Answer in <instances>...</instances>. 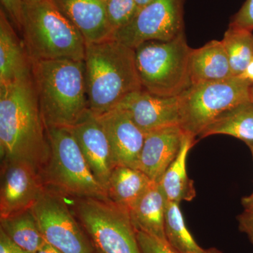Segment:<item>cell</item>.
Returning <instances> with one entry per match:
<instances>
[{"label": "cell", "instance_id": "6da1fadb", "mask_svg": "<svg viewBox=\"0 0 253 253\" xmlns=\"http://www.w3.org/2000/svg\"><path fill=\"white\" fill-rule=\"evenodd\" d=\"M0 154L1 163L23 161L40 172L49 159L47 131L33 76L0 84Z\"/></svg>", "mask_w": 253, "mask_h": 253}, {"label": "cell", "instance_id": "7a4b0ae2", "mask_svg": "<svg viewBox=\"0 0 253 253\" xmlns=\"http://www.w3.org/2000/svg\"><path fill=\"white\" fill-rule=\"evenodd\" d=\"M32 76L46 129L71 128L89 109L84 61L32 60Z\"/></svg>", "mask_w": 253, "mask_h": 253}, {"label": "cell", "instance_id": "3957f363", "mask_svg": "<svg viewBox=\"0 0 253 253\" xmlns=\"http://www.w3.org/2000/svg\"><path fill=\"white\" fill-rule=\"evenodd\" d=\"M84 61L89 109L96 116L116 109L128 95L142 89L134 49L116 40L86 44Z\"/></svg>", "mask_w": 253, "mask_h": 253}, {"label": "cell", "instance_id": "277c9868", "mask_svg": "<svg viewBox=\"0 0 253 253\" xmlns=\"http://www.w3.org/2000/svg\"><path fill=\"white\" fill-rule=\"evenodd\" d=\"M21 33L31 61H84V38L52 0L24 4Z\"/></svg>", "mask_w": 253, "mask_h": 253}, {"label": "cell", "instance_id": "5b68a950", "mask_svg": "<svg viewBox=\"0 0 253 253\" xmlns=\"http://www.w3.org/2000/svg\"><path fill=\"white\" fill-rule=\"evenodd\" d=\"M50 155L41 171L46 187L69 199L109 200L106 189L96 179L70 128L46 129Z\"/></svg>", "mask_w": 253, "mask_h": 253}, {"label": "cell", "instance_id": "8992f818", "mask_svg": "<svg viewBox=\"0 0 253 253\" xmlns=\"http://www.w3.org/2000/svg\"><path fill=\"white\" fill-rule=\"evenodd\" d=\"M192 49L185 34L169 41H149L134 49L142 89L163 97L179 96L191 85L189 61Z\"/></svg>", "mask_w": 253, "mask_h": 253}, {"label": "cell", "instance_id": "52a82bcc", "mask_svg": "<svg viewBox=\"0 0 253 253\" xmlns=\"http://www.w3.org/2000/svg\"><path fill=\"white\" fill-rule=\"evenodd\" d=\"M73 202V212L96 253H141L126 208L110 199L75 198Z\"/></svg>", "mask_w": 253, "mask_h": 253}, {"label": "cell", "instance_id": "ba28073f", "mask_svg": "<svg viewBox=\"0 0 253 253\" xmlns=\"http://www.w3.org/2000/svg\"><path fill=\"white\" fill-rule=\"evenodd\" d=\"M253 83L240 77L191 84L178 96L180 124L196 139L223 113L251 101Z\"/></svg>", "mask_w": 253, "mask_h": 253}, {"label": "cell", "instance_id": "9c48e42d", "mask_svg": "<svg viewBox=\"0 0 253 253\" xmlns=\"http://www.w3.org/2000/svg\"><path fill=\"white\" fill-rule=\"evenodd\" d=\"M65 196L44 186L33 211L44 239L62 253H96Z\"/></svg>", "mask_w": 253, "mask_h": 253}, {"label": "cell", "instance_id": "30bf717a", "mask_svg": "<svg viewBox=\"0 0 253 253\" xmlns=\"http://www.w3.org/2000/svg\"><path fill=\"white\" fill-rule=\"evenodd\" d=\"M185 0H153L113 35V39L135 49L149 41H169L184 32Z\"/></svg>", "mask_w": 253, "mask_h": 253}, {"label": "cell", "instance_id": "8fae6325", "mask_svg": "<svg viewBox=\"0 0 253 253\" xmlns=\"http://www.w3.org/2000/svg\"><path fill=\"white\" fill-rule=\"evenodd\" d=\"M44 186L41 172L29 163H1L0 219L33 208Z\"/></svg>", "mask_w": 253, "mask_h": 253}, {"label": "cell", "instance_id": "7c38bea8", "mask_svg": "<svg viewBox=\"0 0 253 253\" xmlns=\"http://www.w3.org/2000/svg\"><path fill=\"white\" fill-rule=\"evenodd\" d=\"M70 129L93 174L106 190L116 165L109 139L97 116L88 109Z\"/></svg>", "mask_w": 253, "mask_h": 253}, {"label": "cell", "instance_id": "4fadbf2b", "mask_svg": "<svg viewBox=\"0 0 253 253\" xmlns=\"http://www.w3.org/2000/svg\"><path fill=\"white\" fill-rule=\"evenodd\" d=\"M116 108L125 111L145 134L180 124L178 96L163 97L142 89L128 95Z\"/></svg>", "mask_w": 253, "mask_h": 253}, {"label": "cell", "instance_id": "5bb4252c", "mask_svg": "<svg viewBox=\"0 0 253 253\" xmlns=\"http://www.w3.org/2000/svg\"><path fill=\"white\" fill-rule=\"evenodd\" d=\"M96 116L109 139L116 166L137 169L146 134L118 108Z\"/></svg>", "mask_w": 253, "mask_h": 253}, {"label": "cell", "instance_id": "9a60e30c", "mask_svg": "<svg viewBox=\"0 0 253 253\" xmlns=\"http://www.w3.org/2000/svg\"><path fill=\"white\" fill-rule=\"evenodd\" d=\"M184 134L179 125L166 126L146 134L137 169L151 181L160 183L179 154Z\"/></svg>", "mask_w": 253, "mask_h": 253}, {"label": "cell", "instance_id": "2e32d148", "mask_svg": "<svg viewBox=\"0 0 253 253\" xmlns=\"http://www.w3.org/2000/svg\"><path fill=\"white\" fill-rule=\"evenodd\" d=\"M81 32L86 44L113 39L108 18L106 0H52Z\"/></svg>", "mask_w": 253, "mask_h": 253}, {"label": "cell", "instance_id": "e0dca14e", "mask_svg": "<svg viewBox=\"0 0 253 253\" xmlns=\"http://www.w3.org/2000/svg\"><path fill=\"white\" fill-rule=\"evenodd\" d=\"M32 76V61L3 9L0 10V84Z\"/></svg>", "mask_w": 253, "mask_h": 253}, {"label": "cell", "instance_id": "ac0fdd59", "mask_svg": "<svg viewBox=\"0 0 253 253\" xmlns=\"http://www.w3.org/2000/svg\"><path fill=\"white\" fill-rule=\"evenodd\" d=\"M167 202L159 183L153 181L149 189L129 211L136 231L167 241L165 234Z\"/></svg>", "mask_w": 253, "mask_h": 253}, {"label": "cell", "instance_id": "d6986e66", "mask_svg": "<svg viewBox=\"0 0 253 253\" xmlns=\"http://www.w3.org/2000/svg\"><path fill=\"white\" fill-rule=\"evenodd\" d=\"M189 71L191 84L234 77L221 41H211L202 47L192 49Z\"/></svg>", "mask_w": 253, "mask_h": 253}, {"label": "cell", "instance_id": "ffe728a7", "mask_svg": "<svg viewBox=\"0 0 253 253\" xmlns=\"http://www.w3.org/2000/svg\"><path fill=\"white\" fill-rule=\"evenodd\" d=\"M153 181L139 169L125 166L113 168L108 184V197L129 211L149 189Z\"/></svg>", "mask_w": 253, "mask_h": 253}, {"label": "cell", "instance_id": "44dd1931", "mask_svg": "<svg viewBox=\"0 0 253 253\" xmlns=\"http://www.w3.org/2000/svg\"><path fill=\"white\" fill-rule=\"evenodd\" d=\"M194 144V138L185 133L179 154L160 181L168 201L179 204L183 201H192L196 197L194 181L189 179L186 172V158Z\"/></svg>", "mask_w": 253, "mask_h": 253}, {"label": "cell", "instance_id": "7402d4cb", "mask_svg": "<svg viewBox=\"0 0 253 253\" xmlns=\"http://www.w3.org/2000/svg\"><path fill=\"white\" fill-rule=\"evenodd\" d=\"M226 134L238 138L248 145L253 144V103L245 101L216 118L200 137Z\"/></svg>", "mask_w": 253, "mask_h": 253}, {"label": "cell", "instance_id": "603a6c76", "mask_svg": "<svg viewBox=\"0 0 253 253\" xmlns=\"http://www.w3.org/2000/svg\"><path fill=\"white\" fill-rule=\"evenodd\" d=\"M0 229L14 244L28 252L36 253L44 242L32 208L0 219Z\"/></svg>", "mask_w": 253, "mask_h": 253}, {"label": "cell", "instance_id": "cb8c5ba5", "mask_svg": "<svg viewBox=\"0 0 253 253\" xmlns=\"http://www.w3.org/2000/svg\"><path fill=\"white\" fill-rule=\"evenodd\" d=\"M165 234L168 244L177 253H205L186 227L179 204L168 201L165 217Z\"/></svg>", "mask_w": 253, "mask_h": 253}, {"label": "cell", "instance_id": "d4e9b609", "mask_svg": "<svg viewBox=\"0 0 253 253\" xmlns=\"http://www.w3.org/2000/svg\"><path fill=\"white\" fill-rule=\"evenodd\" d=\"M253 31L229 26L221 42L234 77H239L253 59Z\"/></svg>", "mask_w": 253, "mask_h": 253}, {"label": "cell", "instance_id": "484cf974", "mask_svg": "<svg viewBox=\"0 0 253 253\" xmlns=\"http://www.w3.org/2000/svg\"><path fill=\"white\" fill-rule=\"evenodd\" d=\"M106 11L115 33L130 22L139 8L135 0H106Z\"/></svg>", "mask_w": 253, "mask_h": 253}, {"label": "cell", "instance_id": "4316f807", "mask_svg": "<svg viewBox=\"0 0 253 253\" xmlns=\"http://www.w3.org/2000/svg\"><path fill=\"white\" fill-rule=\"evenodd\" d=\"M141 253H177L167 241L158 239L141 231H136Z\"/></svg>", "mask_w": 253, "mask_h": 253}, {"label": "cell", "instance_id": "83f0119b", "mask_svg": "<svg viewBox=\"0 0 253 253\" xmlns=\"http://www.w3.org/2000/svg\"><path fill=\"white\" fill-rule=\"evenodd\" d=\"M4 11L14 27L22 33L24 1L23 0H0Z\"/></svg>", "mask_w": 253, "mask_h": 253}, {"label": "cell", "instance_id": "f1b7e54d", "mask_svg": "<svg viewBox=\"0 0 253 253\" xmlns=\"http://www.w3.org/2000/svg\"><path fill=\"white\" fill-rule=\"evenodd\" d=\"M244 212L238 217L240 231L247 235L253 245V197L247 196L242 199Z\"/></svg>", "mask_w": 253, "mask_h": 253}, {"label": "cell", "instance_id": "f546056e", "mask_svg": "<svg viewBox=\"0 0 253 253\" xmlns=\"http://www.w3.org/2000/svg\"><path fill=\"white\" fill-rule=\"evenodd\" d=\"M229 26L253 31V0H246L232 18Z\"/></svg>", "mask_w": 253, "mask_h": 253}, {"label": "cell", "instance_id": "4dcf8cb0", "mask_svg": "<svg viewBox=\"0 0 253 253\" xmlns=\"http://www.w3.org/2000/svg\"><path fill=\"white\" fill-rule=\"evenodd\" d=\"M0 253H31L21 249L14 244L5 234L4 231L0 229Z\"/></svg>", "mask_w": 253, "mask_h": 253}, {"label": "cell", "instance_id": "1f68e13d", "mask_svg": "<svg viewBox=\"0 0 253 253\" xmlns=\"http://www.w3.org/2000/svg\"><path fill=\"white\" fill-rule=\"evenodd\" d=\"M36 253H62L44 240Z\"/></svg>", "mask_w": 253, "mask_h": 253}, {"label": "cell", "instance_id": "d6a6232c", "mask_svg": "<svg viewBox=\"0 0 253 253\" xmlns=\"http://www.w3.org/2000/svg\"><path fill=\"white\" fill-rule=\"evenodd\" d=\"M239 77L243 78V79L248 80V81L253 83V59L250 62L244 72Z\"/></svg>", "mask_w": 253, "mask_h": 253}, {"label": "cell", "instance_id": "836d02e7", "mask_svg": "<svg viewBox=\"0 0 253 253\" xmlns=\"http://www.w3.org/2000/svg\"><path fill=\"white\" fill-rule=\"evenodd\" d=\"M152 1L153 0H135L136 5L139 8V11Z\"/></svg>", "mask_w": 253, "mask_h": 253}, {"label": "cell", "instance_id": "e575fe53", "mask_svg": "<svg viewBox=\"0 0 253 253\" xmlns=\"http://www.w3.org/2000/svg\"><path fill=\"white\" fill-rule=\"evenodd\" d=\"M222 253L220 251L214 248H211V249L206 250V253Z\"/></svg>", "mask_w": 253, "mask_h": 253}, {"label": "cell", "instance_id": "d590c367", "mask_svg": "<svg viewBox=\"0 0 253 253\" xmlns=\"http://www.w3.org/2000/svg\"><path fill=\"white\" fill-rule=\"evenodd\" d=\"M43 1V0H23L24 4H31V3L38 2V1Z\"/></svg>", "mask_w": 253, "mask_h": 253}, {"label": "cell", "instance_id": "8d00e7d4", "mask_svg": "<svg viewBox=\"0 0 253 253\" xmlns=\"http://www.w3.org/2000/svg\"><path fill=\"white\" fill-rule=\"evenodd\" d=\"M250 99H251V102L253 103V84L251 86V92H250Z\"/></svg>", "mask_w": 253, "mask_h": 253}, {"label": "cell", "instance_id": "74e56055", "mask_svg": "<svg viewBox=\"0 0 253 253\" xmlns=\"http://www.w3.org/2000/svg\"><path fill=\"white\" fill-rule=\"evenodd\" d=\"M250 149L251 150V152H252L253 157V144L249 145ZM251 196H253V194H251Z\"/></svg>", "mask_w": 253, "mask_h": 253}, {"label": "cell", "instance_id": "f35d334b", "mask_svg": "<svg viewBox=\"0 0 253 253\" xmlns=\"http://www.w3.org/2000/svg\"><path fill=\"white\" fill-rule=\"evenodd\" d=\"M251 196V197H253V196H251H251Z\"/></svg>", "mask_w": 253, "mask_h": 253}]
</instances>
